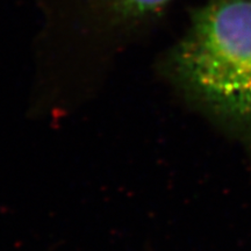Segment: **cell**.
Here are the masks:
<instances>
[{"mask_svg": "<svg viewBox=\"0 0 251 251\" xmlns=\"http://www.w3.org/2000/svg\"><path fill=\"white\" fill-rule=\"evenodd\" d=\"M166 69L190 101L251 144V0L197 9Z\"/></svg>", "mask_w": 251, "mask_h": 251, "instance_id": "cell-1", "label": "cell"}, {"mask_svg": "<svg viewBox=\"0 0 251 251\" xmlns=\"http://www.w3.org/2000/svg\"><path fill=\"white\" fill-rule=\"evenodd\" d=\"M47 19L102 36L130 33L155 19L172 0H39Z\"/></svg>", "mask_w": 251, "mask_h": 251, "instance_id": "cell-2", "label": "cell"}]
</instances>
